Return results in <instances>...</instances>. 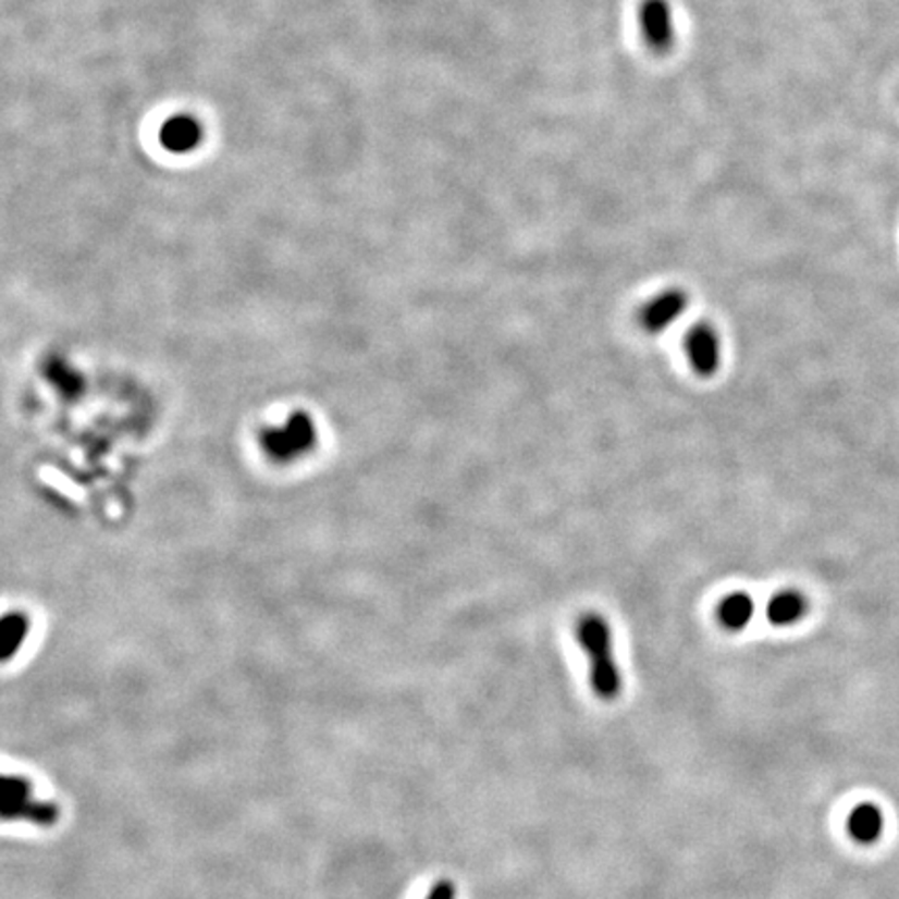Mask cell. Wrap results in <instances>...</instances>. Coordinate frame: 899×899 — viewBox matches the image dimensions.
<instances>
[{"label":"cell","mask_w":899,"mask_h":899,"mask_svg":"<svg viewBox=\"0 0 899 899\" xmlns=\"http://www.w3.org/2000/svg\"><path fill=\"white\" fill-rule=\"evenodd\" d=\"M639 29L645 45L656 54L675 47V15L668 0H643L639 4Z\"/></svg>","instance_id":"2"},{"label":"cell","mask_w":899,"mask_h":899,"mask_svg":"<svg viewBox=\"0 0 899 899\" xmlns=\"http://www.w3.org/2000/svg\"><path fill=\"white\" fill-rule=\"evenodd\" d=\"M427 899H456V887L448 878H442L429 889Z\"/></svg>","instance_id":"12"},{"label":"cell","mask_w":899,"mask_h":899,"mask_svg":"<svg viewBox=\"0 0 899 899\" xmlns=\"http://www.w3.org/2000/svg\"><path fill=\"white\" fill-rule=\"evenodd\" d=\"M756 613L754 598L746 592H734L725 595L716 608V618L721 627L727 631H741L746 629Z\"/></svg>","instance_id":"8"},{"label":"cell","mask_w":899,"mask_h":899,"mask_svg":"<svg viewBox=\"0 0 899 899\" xmlns=\"http://www.w3.org/2000/svg\"><path fill=\"white\" fill-rule=\"evenodd\" d=\"M575 638L590 661L593 693L604 702H613L620 695L623 675L615 661L613 629L608 620L595 613L581 615L575 627Z\"/></svg>","instance_id":"1"},{"label":"cell","mask_w":899,"mask_h":899,"mask_svg":"<svg viewBox=\"0 0 899 899\" xmlns=\"http://www.w3.org/2000/svg\"><path fill=\"white\" fill-rule=\"evenodd\" d=\"M159 138L169 152H189L202 143V125L194 115H173L163 123Z\"/></svg>","instance_id":"6"},{"label":"cell","mask_w":899,"mask_h":899,"mask_svg":"<svg viewBox=\"0 0 899 899\" xmlns=\"http://www.w3.org/2000/svg\"><path fill=\"white\" fill-rule=\"evenodd\" d=\"M846 830L853 843L875 846L885 833V812L873 802L853 805L846 821Z\"/></svg>","instance_id":"5"},{"label":"cell","mask_w":899,"mask_h":899,"mask_svg":"<svg viewBox=\"0 0 899 899\" xmlns=\"http://www.w3.org/2000/svg\"><path fill=\"white\" fill-rule=\"evenodd\" d=\"M0 816H2V821H27V823H34L38 827H52V825H57V821L61 816V810L54 802H40V800L29 798L22 804L0 810Z\"/></svg>","instance_id":"9"},{"label":"cell","mask_w":899,"mask_h":899,"mask_svg":"<svg viewBox=\"0 0 899 899\" xmlns=\"http://www.w3.org/2000/svg\"><path fill=\"white\" fill-rule=\"evenodd\" d=\"M32 798V781L20 775H4L0 779V810L22 804Z\"/></svg>","instance_id":"10"},{"label":"cell","mask_w":899,"mask_h":899,"mask_svg":"<svg viewBox=\"0 0 899 899\" xmlns=\"http://www.w3.org/2000/svg\"><path fill=\"white\" fill-rule=\"evenodd\" d=\"M810 611V602L804 593L798 590H781L768 600L766 618L775 627H789L800 623Z\"/></svg>","instance_id":"7"},{"label":"cell","mask_w":899,"mask_h":899,"mask_svg":"<svg viewBox=\"0 0 899 899\" xmlns=\"http://www.w3.org/2000/svg\"><path fill=\"white\" fill-rule=\"evenodd\" d=\"M689 307V296L681 287H668L650 298L639 310V325L643 332L658 335L668 330Z\"/></svg>","instance_id":"3"},{"label":"cell","mask_w":899,"mask_h":899,"mask_svg":"<svg viewBox=\"0 0 899 899\" xmlns=\"http://www.w3.org/2000/svg\"><path fill=\"white\" fill-rule=\"evenodd\" d=\"M25 631L27 629H25L24 618H20V616H7L4 618L2 638H0V650H2V661L4 663L11 661L17 654V650L24 641Z\"/></svg>","instance_id":"11"},{"label":"cell","mask_w":899,"mask_h":899,"mask_svg":"<svg viewBox=\"0 0 899 899\" xmlns=\"http://www.w3.org/2000/svg\"><path fill=\"white\" fill-rule=\"evenodd\" d=\"M686 355L693 373L712 378L721 367V337L711 323H695L686 335Z\"/></svg>","instance_id":"4"}]
</instances>
